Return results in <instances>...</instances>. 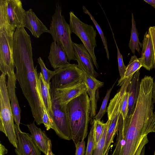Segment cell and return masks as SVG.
I'll return each instance as SVG.
<instances>
[{
    "mask_svg": "<svg viewBox=\"0 0 155 155\" xmlns=\"http://www.w3.org/2000/svg\"><path fill=\"white\" fill-rule=\"evenodd\" d=\"M43 114L42 117L43 124H44L47 130L53 129L52 119L48 112L44 103L43 104Z\"/></svg>",
    "mask_w": 155,
    "mask_h": 155,
    "instance_id": "31",
    "label": "cell"
},
{
    "mask_svg": "<svg viewBox=\"0 0 155 155\" xmlns=\"http://www.w3.org/2000/svg\"><path fill=\"white\" fill-rule=\"evenodd\" d=\"M109 24L110 28L111 30V32L113 35L114 39V40L117 49V58L118 66V70L119 71L120 75V79H121L123 78L125 72L126 66H125L124 63L122 55L121 54L119 49L117 45L114 37V34L113 32L112 28H111L110 23H109Z\"/></svg>",
    "mask_w": 155,
    "mask_h": 155,
    "instance_id": "30",
    "label": "cell"
},
{
    "mask_svg": "<svg viewBox=\"0 0 155 155\" xmlns=\"http://www.w3.org/2000/svg\"><path fill=\"white\" fill-rule=\"evenodd\" d=\"M154 155H155V151L154 152Z\"/></svg>",
    "mask_w": 155,
    "mask_h": 155,
    "instance_id": "43",
    "label": "cell"
},
{
    "mask_svg": "<svg viewBox=\"0 0 155 155\" xmlns=\"http://www.w3.org/2000/svg\"><path fill=\"white\" fill-rule=\"evenodd\" d=\"M7 17L9 22L16 28H25L26 11L20 0H5Z\"/></svg>",
    "mask_w": 155,
    "mask_h": 155,
    "instance_id": "12",
    "label": "cell"
},
{
    "mask_svg": "<svg viewBox=\"0 0 155 155\" xmlns=\"http://www.w3.org/2000/svg\"><path fill=\"white\" fill-rule=\"evenodd\" d=\"M137 70L133 75L128 86L127 91L129 93L128 110L126 119L130 118L135 109L139 96L140 81V72Z\"/></svg>",
    "mask_w": 155,
    "mask_h": 155,
    "instance_id": "17",
    "label": "cell"
},
{
    "mask_svg": "<svg viewBox=\"0 0 155 155\" xmlns=\"http://www.w3.org/2000/svg\"><path fill=\"white\" fill-rule=\"evenodd\" d=\"M130 34V38L128 44V47L134 55L136 51L140 54L141 52L140 47H142V44L140 43L139 40V34L133 13L131 14V27Z\"/></svg>",
    "mask_w": 155,
    "mask_h": 155,
    "instance_id": "23",
    "label": "cell"
},
{
    "mask_svg": "<svg viewBox=\"0 0 155 155\" xmlns=\"http://www.w3.org/2000/svg\"><path fill=\"white\" fill-rule=\"evenodd\" d=\"M84 137L82 139L76 144V151L75 155H84L85 149V142Z\"/></svg>",
    "mask_w": 155,
    "mask_h": 155,
    "instance_id": "34",
    "label": "cell"
},
{
    "mask_svg": "<svg viewBox=\"0 0 155 155\" xmlns=\"http://www.w3.org/2000/svg\"><path fill=\"white\" fill-rule=\"evenodd\" d=\"M48 58L51 67L54 70L68 65L67 54L61 44L53 41L51 44Z\"/></svg>",
    "mask_w": 155,
    "mask_h": 155,
    "instance_id": "16",
    "label": "cell"
},
{
    "mask_svg": "<svg viewBox=\"0 0 155 155\" xmlns=\"http://www.w3.org/2000/svg\"><path fill=\"white\" fill-rule=\"evenodd\" d=\"M154 102L151 99L140 96L138 98L131 118L119 122L121 136L119 155H134L143 137L155 127Z\"/></svg>",
    "mask_w": 155,
    "mask_h": 155,
    "instance_id": "1",
    "label": "cell"
},
{
    "mask_svg": "<svg viewBox=\"0 0 155 155\" xmlns=\"http://www.w3.org/2000/svg\"><path fill=\"white\" fill-rule=\"evenodd\" d=\"M16 78L14 72L8 75L6 82L8 96L15 124L19 126L21 119V109L15 93Z\"/></svg>",
    "mask_w": 155,
    "mask_h": 155,
    "instance_id": "15",
    "label": "cell"
},
{
    "mask_svg": "<svg viewBox=\"0 0 155 155\" xmlns=\"http://www.w3.org/2000/svg\"></svg>",
    "mask_w": 155,
    "mask_h": 155,
    "instance_id": "44",
    "label": "cell"
},
{
    "mask_svg": "<svg viewBox=\"0 0 155 155\" xmlns=\"http://www.w3.org/2000/svg\"><path fill=\"white\" fill-rule=\"evenodd\" d=\"M142 44L141 55L139 60L142 67L150 71L154 68V51L152 40L148 31L144 35Z\"/></svg>",
    "mask_w": 155,
    "mask_h": 155,
    "instance_id": "18",
    "label": "cell"
},
{
    "mask_svg": "<svg viewBox=\"0 0 155 155\" xmlns=\"http://www.w3.org/2000/svg\"><path fill=\"white\" fill-rule=\"evenodd\" d=\"M31 134V137L39 149L46 155L50 139L45 133L35 124L34 121L27 125Z\"/></svg>",
    "mask_w": 155,
    "mask_h": 155,
    "instance_id": "21",
    "label": "cell"
},
{
    "mask_svg": "<svg viewBox=\"0 0 155 155\" xmlns=\"http://www.w3.org/2000/svg\"><path fill=\"white\" fill-rule=\"evenodd\" d=\"M142 67L139 58L135 55L132 56L128 64L126 67L125 72L123 78L118 81V85L121 86L126 79L133 76Z\"/></svg>",
    "mask_w": 155,
    "mask_h": 155,
    "instance_id": "24",
    "label": "cell"
},
{
    "mask_svg": "<svg viewBox=\"0 0 155 155\" xmlns=\"http://www.w3.org/2000/svg\"><path fill=\"white\" fill-rule=\"evenodd\" d=\"M153 97L154 102L155 103V79H154V81L153 89Z\"/></svg>",
    "mask_w": 155,
    "mask_h": 155,
    "instance_id": "40",
    "label": "cell"
},
{
    "mask_svg": "<svg viewBox=\"0 0 155 155\" xmlns=\"http://www.w3.org/2000/svg\"><path fill=\"white\" fill-rule=\"evenodd\" d=\"M129 95V93L127 91L124 95L121 105L120 113L123 121L125 120L127 114Z\"/></svg>",
    "mask_w": 155,
    "mask_h": 155,
    "instance_id": "32",
    "label": "cell"
},
{
    "mask_svg": "<svg viewBox=\"0 0 155 155\" xmlns=\"http://www.w3.org/2000/svg\"><path fill=\"white\" fill-rule=\"evenodd\" d=\"M121 102L122 100L120 98L114 97L110 100L108 107L107 116L110 122L107 130L104 154L109 151L111 144L113 142L114 134L117 131L121 114Z\"/></svg>",
    "mask_w": 155,
    "mask_h": 155,
    "instance_id": "10",
    "label": "cell"
},
{
    "mask_svg": "<svg viewBox=\"0 0 155 155\" xmlns=\"http://www.w3.org/2000/svg\"><path fill=\"white\" fill-rule=\"evenodd\" d=\"M82 8L83 9V12L88 15L90 16L91 20L93 22L94 24V25L100 35L105 50L107 58L108 60H109L110 56L108 48L106 38L104 36L103 31L99 24L94 19V17L91 15L89 11L86 8L85 6L84 5L83 6Z\"/></svg>",
    "mask_w": 155,
    "mask_h": 155,
    "instance_id": "26",
    "label": "cell"
},
{
    "mask_svg": "<svg viewBox=\"0 0 155 155\" xmlns=\"http://www.w3.org/2000/svg\"><path fill=\"white\" fill-rule=\"evenodd\" d=\"M109 151H108L107 153L105 154H104L103 155H108Z\"/></svg>",
    "mask_w": 155,
    "mask_h": 155,
    "instance_id": "42",
    "label": "cell"
},
{
    "mask_svg": "<svg viewBox=\"0 0 155 155\" xmlns=\"http://www.w3.org/2000/svg\"><path fill=\"white\" fill-rule=\"evenodd\" d=\"M25 25L32 35L37 38H39L44 33H49V30L38 18L31 9L26 11Z\"/></svg>",
    "mask_w": 155,
    "mask_h": 155,
    "instance_id": "20",
    "label": "cell"
},
{
    "mask_svg": "<svg viewBox=\"0 0 155 155\" xmlns=\"http://www.w3.org/2000/svg\"><path fill=\"white\" fill-rule=\"evenodd\" d=\"M14 118L7 91L6 75L0 76V130L15 148L18 146Z\"/></svg>",
    "mask_w": 155,
    "mask_h": 155,
    "instance_id": "6",
    "label": "cell"
},
{
    "mask_svg": "<svg viewBox=\"0 0 155 155\" xmlns=\"http://www.w3.org/2000/svg\"><path fill=\"white\" fill-rule=\"evenodd\" d=\"M69 26L71 32L74 33L81 40L90 54L93 64L98 69L99 66L94 53L97 46L96 31L92 25L82 21L73 11L69 12Z\"/></svg>",
    "mask_w": 155,
    "mask_h": 155,
    "instance_id": "8",
    "label": "cell"
},
{
    "mask_svg": "<svg viewBox=\"0 0 155 155\" xmlns=\"http://www.w3.org/2000/svg\"><path fill=\"white\" fill-rule=\"evenodd\" d=\"M110 122V120L108 119L106 123V126L103 134L94 150L93 155H103L107 133Z\"/></svg>",
    "mask_w": 155,
    "mask_h": 155,
    "instance_id": "27",
    "label": "cell"
},
{
    "mask_svg": "<svg viewBox=\"0 0 155 155\" xmlns=\"http://www.w3.org/2000/svg\"><path fill=\"white\" fill-rule=\"evenodd\" d=\"M16 29L8 21L5 0H0V70L6 75L14 72L13 35Z\"/></svg>",
    "mask_w": 155,
    "mask_h": 155,
    "instance_id": "4",
    "label": "cell"
},
{
    "mask_svg": "<svg viewBox=\"0 0 155 155\" xmlns=\"http://www.w3.org/2000/svg\"><path fill=\"white\" fill-rule=\"evenodd\" d=\"M54 71L56 74L52 79L57 89L70 86L84 81V71L78 67L77 64H70Z\"/></svg>",
    "mask_w": 155,
    "mask_h": 155,
    "instance_id": "9",
    "label": "cell"
},
{
    "mask_svg": "<svg viewBox=\"0 0 155 155\" xmlns=\"http://www.w3.org/2000/svg\"><path fill=\"white\" fill-rule=\"evenodd\" d=\"M38 79L40 83L41 93L44 104L48 112L52 119V113L51 110V103L50 93L51 86H49L45 82L41 72H40L38 74Z\"/></svg>",
    "mask_w": 155,
    "mask_h": 155,
    "instance_id": "22",
    "label": "cell"
},
{
    "mask_svg": "<svg viewBox=\"0 0 155 155\" xmlns=\"http://www.w3.org/2000/svg\"><path fill=\"white\" fill-rule=\"evenodd\" d=\"M66 111L75 145L86 137L91 112L90 101L87 92L70 101Z\"/></svg>",
    "mask_w": 155,
    "mask_h": 155,
    "instance_id": "3",
    "label": "cell"
},
{
    "mask_svg": "<svg viewBox=\"0 0 155 155\" xmlns=\"http://www.w3.org/2000/svg\"><path fill=\"white\" fill-rule=\"evenodd\" d=\"M32 48L20 47L14 52L15 76L25 97L30 106L32 114L38 125L43 124L42 99L37 73L34 67Z\"/></svg>",
    "mask_w": 155,
    "mask_h": 155,
    "instance_id": "2",
    "label": "cell"
},
{
    "mask_svg": "<svg viewBox=\"0 0 155 155\" xmlns=\"http://www.w3.org/2000/svg\"><path fill=\"white\" fill-rule=\"evenodd\" d=\"M148 31L150 35L153 45L154 51V68L155 70V26L150 27Z\"/></svg>",
    "mask_w": 155,
    "mask_h": 155,
    "instance_id": "35",
    "label": "cell"
},
{
    "mask_svg": "<svg viewBox=\"0 0 155 155\" xmlns=\"http://www.w3.org/2000/svg\"><path fill=\"white\" fill-rule=\"evenodd\" d=\"M148 140L147 136L143 137L134 155H140L141 150L143 147L148 143Z\"/></svg>",
    "mask_w": 155,
    "mask_h": 155,
    "instance_id": "36",
    "label": "cell"
},
{
    "mask_svg": "<svg viewBox=\"0 0 155 155\" xmlns=\"http://www.w3.org/2000/svg\"><path fill=\"white\" fill-rule=\"evenodd\" d=\"M94 140L93 127L91 126L89 133L85 155H93L94 151Z\"/></svg>",
    "mask_w": 155,
    "mask_h": 155,
    "instance_id": "33",
    "label": "cell"
},
{
    "mask_svg": "<svg viewBox=\"0 0 155 155\" xmlns=\"http://www.w3.org/2000/svg\"><path fill=\"white\" fill-rule=\"evenodd\" d=\"M144 1L155 8V0H144Z\"/></svg>",
    "mask_w": 155,
    "mask_h": 155,
    "instance_id": "39",
    "label": "cell"
},
{
    "mask_svg": "<svg viewBox=\"0 0 155 155\" xmlns=\"http://www.w3.org/2000/svg\"><path fill=\"white\" fill-rule=\"evenodd\" d=\"M116 82V81L113 84L109 89L108 90L106 95L102 102L101 108L98 113L95 116L94 118L97 120H101V118L104 116L107 111V105L108 101L110 94Z\"/></svg>",
    "mask_w": 155,
    "mask_h": 155,
    "instance_id": "29",
    "label": "cell"
},
{
    "mask_svg": "<svg viewBox=\"0 0 155 155\" xmlns=\"http://www.w3.org/2000/svg\"><path fill=\"white\" fill-rule=\"evenodd\" d=\"M7 153V149L1 143L0 144V155H5Z\"/></svg>",
    "mask_w": 155,
    "mask_h": 155,
    "instance_id": "37",
    "label": "cell"
},
{
    "mask_svg": "<svg viewBox=\"0 0 155 155\" xmlns=\"http://www.w3.org/2000/svg\"><path fill=\"white\" fill-rule=\"evenodd\" d=\"M38 62L40 65L41 73L45 82L51 86L50 80L56 74L55 71H51L46 67L45 64L41 57L38 58Z\"/></svg>",
    "mask_w": 155,
    "mask_h": 155,
    "instance_id": "28",
    "label": "cell"
},
{
    "mask_svg": "<svg viewBox=\"0 0 155 155\" xmlns=\"http://www.w3.org/2000/svg\"><path fill=\"white\" fill-rule=\"evenodd\" d=\"M78 67L83 71L96 78L98 74L94 69L93 59L88 50L83 44L73 42Z\"/></svg>",
    "mask_w": 155,
    "mask_h": 155,
    "instance_id": "13",
    "label": "cell"
},
{
    "mask_svg": "<svg viewBox=\"0 0 155 155\" xmlns=\"http://www.w3.org/2000/svg\"><path fill=\"white\" fill-rule=\"evenodd\" d=\"M18 139V146L15 149L17 155H41L39 149L29 134L24 132L19 126L15 124Z\"/></svg>",
    "mask_w": 155,
    "mask_h": 155,
    "instance_id": "11",
    "label": "cell"
},
{
    "mask_svg": "<svg viewBox=\"0 0 155 155\" xmlns=\"http://www.w3.org/2000/svg\"><path fill=\"white\" fill-rule=\"evenodd\" d=\"M50 93L52 113L53 129L56 134L61 139L71 140V134L66 111V105L60 102L56 91L54 80L52 79Z\"/></svg>",
    "mask_w": 155,
    "mask_h": 155,
    "instance_id": "7",
    "label": "cell"
},
{
    "mask_svg": "<svg viewBox=\"0 0 155 155\" xmlns=\"http://www.w3.org/2000/svg\"><path fill=\"white\" fill-rule=\"evenodd\" d=\"M145 145L144 146L142 149L140 155H144L145 152Z\"/></svg>",
    "mask_w": 155,
    "mask_h": 155,
    "instance_id": "41",
    "label": "cell"
},
{
    "mask_svg": "<svg viewBox=\"0 0 155 155\" xmlns=\"http://www.w3.org/2000/svg\"><path fill=\"white\" fill-rule=\"evenodd\" d=\"M87 87L84 80L65 88H56L60 102L63 105H67L72 100L84 92H87Z\"/></svg>",
    "mask_w": 155,
    "mask_h": 155,
    "instance_id": "14",
    "label": "cell"
},
{
    "mask_svg": "<svg viewBox=\"0 0 155 155\" xmlns=\"http://www.w3.org/2000/svg\"><path fill=\"white\" fill-rule=\"evenodd\" d=\"M46 155H54L51 150V141L50 140L49 143V146L48 150V152Z\"/></svg>",
    "mask_w": 155,
    "mask_h": 155,
    "instance_id": "38",
    "label": "cell"
},
{
    "mask_svg": "<svg viewBox=\"0 0 155 155\" xmlns=\"http://www.w3.org/2000/svg\"><path fill=\"white\" fill-rule=\"evenodd\" d=\"M83 78L87 87V92L89 96L90 101V116L91 117H94L97 114V104L96 92L98 88L103 86L104 83L84 71Z\"/></svg>",
    "mask_w": 155,
    "mask_h": 155,
    "instance_id": "19",
    "label": "cell"
},
{
    "mask_svg": "<svg viewBox=\"0 0 155 155\" xmlns=\"http://www.w3.org/2000/svg\"><path fill=\"white\" fill-rule=\"evenodd\" d=\"M61 12V6L57 2L55 12L52 16L49 33L54 41L61 44L67 54L68 61H76L71 36V32Z\"/></svg>",
    "mask_w": 155,
    "mask_h": 155,
    "instance_id": "5",
    "label": "cell"
},
{
    "mask_svg": "<svg viewBox=\"0 0 155 155\" xmlns=\"http://www.w3.org/2000/svg\"><path fill=\"white\" fill-rule=\"evenodd\" d=\"M106 124V123H104L101 120L95 119L94 120L92 125L94 140V150L103 134Z\"/></svg>",
    "mask_w": 155,
    "mask_h": 155,
    "instance_id": "25",
    "label": "cell"
}]
</instances>
